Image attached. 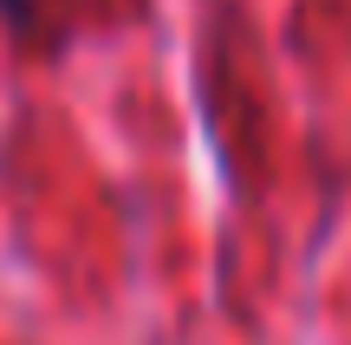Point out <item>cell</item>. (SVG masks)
<instances>
[{
    "label": "cell",
    "instance_id": "obj_1",
    "mask_svg": "<svg viewBox=\"0 0 351 345\" xmlns=\"http://www.w3.org/2000/svg\"><path fill=\"white\" fill-rule=\"evenodd\" d=\"M0 13H26V0H0Z\"/></svg>",
    "mask_w": 351,
    "mask_h": 345
}]
</instances>
